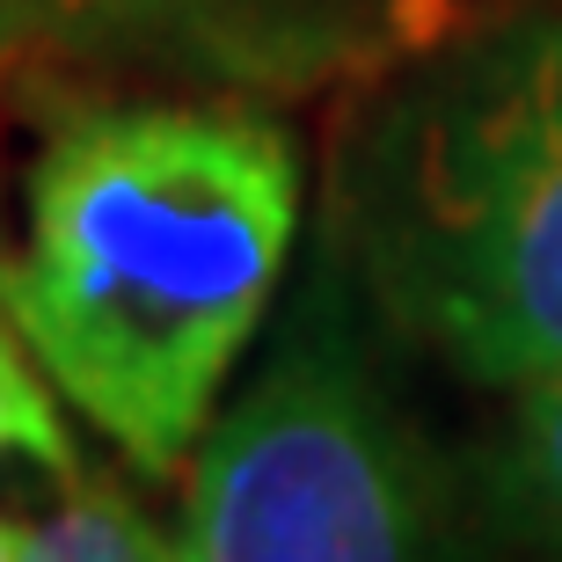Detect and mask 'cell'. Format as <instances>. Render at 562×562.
<instances>
[{"instance_id":"cell-6","label":"cell","mask_w":562,"mask_h":562,"mask_svg":"<svg viewBox=\"0 0 562 562\" xmlns=\"http://www.w3.org/2000/svg\"><path fill=\"white\" fill-rule=\"evenodd\" d=\"M30 562H176V548L110 482H74V497L30 526Z\"/></svg>"},{"instance_id":"cell-2","label":"cell","mask_w":562,"mask_h":562,"mask_svg":"<svg viewBox=\"0 0 562 562\" xmlns=\"http://www.w3.org/2000/svg\"><path fill=\"white\" fill-rule=\"evenodd\" d=\"M380 307L460 380L562 373V15L504 8L380 81L351 161Z\"/></svg>"},{"instance_id":"cell-7","label":"cell","mask_w":562,"mask_h":562,"mask_svg":"<svg viewBox=\"0 0 562 562\" xmlns=\"http://www.w3.org/2000/svg\"><path fill=\"white\" fill-rule=\"evenodd\" d=\"M0 460H30L44 475L81 482L74 431L59 424L44 380L30 373V358H22V344H15V322H8V300H0Z\"/></svg>"},{"instance_id":"cell-8","label":"cell","mask_w":562,"mask_h":562,"mask_svg":"<svg viewBox=\"0 0 562 562\" xmlns=\"http://www.w3.org/2000/svg\"><path fill=\"white\" fill-rule=\"evenodd\" d=\"M0 562H30V526L0 519Z\"/></svg>"},{"instance_id":"cell-4","label":"cell","mask_w":562,"mask_h":562,"mask_svg":"<svg viewBox=\"0 0 562 562\" xmlns=\"http://www.w3.org/2000/svg\"><path fill=\"white\" fill-rule=\"evenodd\" d=\"M526 0H0V66L146 74L241 103L380 88Z\"/></svg>"},{"instance_id":"cell-1","label":"cell","mask_w":562,"mask_h":562,"mask_svg":"<svg viewBox=\"0 0 562 562\" xmlns=\"http://www.w3.org/2000/svg\"><path fill=\"white\" fill-rule=\"evenodd\" d=\"M300 227V154L241 95L66 117L30 168L0 300L44 380L139 475L205 446Z\"/></svg>"},{"instance_id":"cell-5","label":"cell","mask_w":562,"mask_h":562,"mask_svg":"<svg viewBox=\"0 0 562 562\" xmlns=\"http://www.w3.org/2000/svg\"><path fill=\"white\" fill-rule=\"evenodd\" d=\"M504 512L526 526V541L562 562V373L519 387L512 402V431L497 453Z\"/></svg>"},{"instance_id":"cell-3","label":"cell","mask_w":562,"mask_h":562,"mask_svg":"<svg viewBox=\"0 0 562 562\" xmlns=\"http://www.w3.org/2000/svg\"><path fill=\"white\" fill-rule=\"evenodd\" d=\"M176 562H431L387 409L336 344H300L212 424Z\"/></svg>"}]
</instances>
